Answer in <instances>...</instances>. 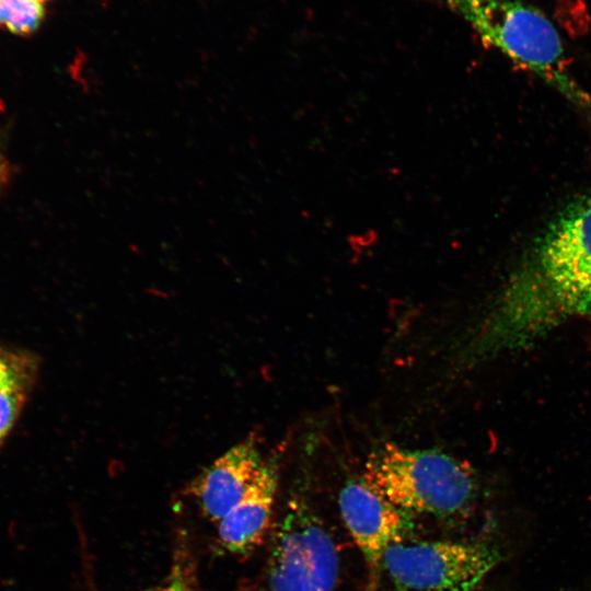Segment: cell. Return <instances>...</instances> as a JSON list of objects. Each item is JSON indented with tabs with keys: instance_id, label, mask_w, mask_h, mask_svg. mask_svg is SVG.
I'll list each match as a JSON object with an SVG mask.
<instances>
[{
	"instance_id": "cell-1",
	"label": "cell",
	"mask_w": 591,
	"mask_h": 591,
	"mask_svg": "<svg viewBox=\"0 0 591 591\" xmlns=\"http://www.w3.org/2000/svg\"><path fill=\"white\" fill-rule=\"evenodd\" d=\"M590 310L591 189L549 223L533 264L512 278L486 323L491 336L509 347Z\"/></svg>"
},
{
	"instance_id": "cell-2",
	"label": "cell",
	"mask_w": 591,
	"mask_h": 591,
	"mask_svg": "<svg viewBox=\"0 0 591 591\" xmlns=\"http://www.w3.org/2000/svg\"><path fill=\"white\" fill-rule=\"evenodd\" d=\"M462 18L484 46L543 79L580 106L591 97L571 77L561 38L537 8L523 0H432Z\"/></svg>"
},
{
	"instance_id": "cell-3",
	"label": "cell",
	"mask_w": 591,
	"mask_h": 591,
	"mask_svg": "<svg viewBox=\"0 0 591 591\" xmlns=\"http://www.w3.org/2000/svg\"><path fill=\"white\" fill-rule=\"evenodd\" d=\"M404 512L450 518L472 503L476 484L466 464L439 450L385 443L373 451L362 478Z\"/></svg>"
},
{
	"instance_id": "cell-4",
	"label": "cell",
	"mask_w": 591,
	"mask_h": 591,
	"mask_svg": "<svg viewBox=\"0 0 591 591\" xmlns=\"http://www.w3.org/2000/svg\"><path fill=\"white\" fill-rule=\"evenodd\" d=\"M270 591H334L339 575L336 545L320 518L291 501L277 526L268 559Z\"/></svg>"
},
{
	"instance_id": "cell-5",
	"label": "cell",
	"mask_w": 591,
	"mask_h": 591,
	"mask_svg": "<svg viewBox=\"0 0 591 591\" xmlns=\"http://www.w3.org/2000/svg\"><path fill=\"white\" fill-rule=\"evenodd\" d=\"M498 560V552L482 543L403 538L386 551L383 571L401 591H440L484 580Z\"/></svg>"
},
{
	"instance_id": "cell-6",
	"label": "cell",
	"mask_w": 591,
	"mask_h": 591,
	"mask_svg": "<svg viewBox=\"0 0 591 591\" xmlns=\"http://www.w3.org/2000/svg\"><path fill=\"white\" fill-rule=\"evenodd\" d=\"M338 505L341 519L366 565V591H379L385 553L393 543L405 538L406 512L363 479L347 482L339 493Z\"/></svg>"
},
{
	"instance_id": "cell-7",
	"label": "cell",
	"mask_w": 591,
	"mask_h": 591,
	"mask_svg": "<svg viewBox=\"0 0 591 591\" xmlns=\"http://www.w3.org/2000/svg\"><path fill=\"white\" fill-rule=\"evenodd\" d=\"M263 463L256 441L248 437L196 476L186 494L217 525L245 495Z\"/></svg>"
},
{
	"instance_id": "cell-8",
	"label": "cell",
	"mask_w": 591,
	"mask_h": 591,
	"mask_svg": "<svg viewBox=\"0 0 591 591\" xmlns=\"http://www.w3.org/2000/svg\"><path fill=\"white\" fill-rule=\"evenodd\" d=\"M278 488L276 460L264 461L245 495L216 525L218 541L234 556H246L265 540Z\"/></svg>"
},
{
	"instance_id": "cell-9",
	"label": "cell",
	"mask_w": 591,
	"mask_h": 591,
	"mask_svg": "<svg viewBox=\"0 0 591 591\" xmlns=\"http://www.w3.org/2000/svg\"><path fill=\"white\" fill-rule=\"evenodd\" d=\"M33 374L32 362L19 356L12 367L0 376V444L20 415Z\"/></svg>"
},
{
	"instance_id": "cell-10",
	"label": "cell",
	"mask_w": 591,
	"mask_h": 591,
	"mask_svg": "<svg viewBox=\"0 0 591 591\" xmlns=\"http://www.w3.org/2000/svg\"><path fill=\"white\" fill-rule=\"evenodd\" d=\"M44 18V3L36 0H0V30L30 36L39 28Z\"/></svg>"
},
{
	"instance_id": "cell-11",
	"label": "cell",
	"mask_w": 591,
	"mask_h": 591,
	"mask_svg": "<svg viewBox=\"0 0 591 591\" xmlns=\"http://www.w3.org/2000/svg\"><path fill=\"white\" fill-rule=\"evenodd\" d=\"M146 591H196L193 584L192 575L188 570V565L185 564L182 557H177V563L174 564L171 575L160 586Z\"/></svg>"
},
{
	"instance_id": "cell-12",
	"label": "cell",
	"mask_w": 591,
	"mask_h": 591,
	"mask_svg": "<svg viewBox=\"0 0 591 591\" xmlns=\"http://www.w3.org/2000/svg\"><path fill=\"white\" fill-rule=\"evenodd\" d=\"M12 176V166L5 155L0 151V190L4 188Z\"/></svg>"
},
{
	"instance_id": "cell-13",
	"label": "cell",
	"mask_w": 591,
	"mask_h": 591,
	"mask_svg": "<svg viewBox=\"0 0 591 591\" xmlns=\"http://www.w3.org/2000/svg\"><path fill=\"white\" fill-rule=\"evenodd\" d=\"M19 356L0 350V376L3 375L16 361Z\"/></svg>"
},
{
	"instance_id": "cell-14",
	"label": "cell",
	"mask_w": 591,
	"mask_h": 591,
	"mask_svg": "<svg viewBox=\"0 0 591 591\" xmlns=\"http://www.w3.org/2000/svg\"><path fill=\"white\" fill-rule=\"evenodd\" d=\"M482 581V579H474L457 587L440 591H476Z\"/></svg>"
},
{
	"instance_id": "cell-15",
	"label": "cell",
	"mask_w": 591,
	"mask_h": 591,
	"mask_svg": "<svg viewBox=\"0 0 591 591\" xmlns=\"http://www.w3.org/2000/svg\"><path fill=\"white\" fill-rule=\"evenodd\" d=\"M36 1H38V2H40V3H45V2H47V1H49V0H36Z\"/></svg>"
}]
</instances>
